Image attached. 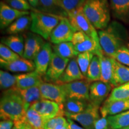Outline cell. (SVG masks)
Here are the masks:
<instances>
[{
    "mask_svg": "<svg viewBox=\"0 0 129 129\" xmlns=\"http://www.w3.org/2000/svg\"><path fill=\"white\" fill-rule=\"evenodd\" d=\"M69 59H64L53 53L47 70L43 77L44 82L56 84L65 70Z\"/></svg>",
    "mask_w": 129,
    "mask_h": 129,
    "instance_id": "52a82bcc",
    "label": "cell"
},
{
    "mask_svg": "<svg viewBox=\"0 0 129 129\" xmlns=\"http://www.w3.org/2000/svg\"><path fill=\"white\" fill-rule=\"evenodd\" d=\"M30 16L32 18L30 30L32 32L48 40L53 30L60 22L62 17L44 13L34 9Z\"/></svg>",
    "mask_w": 129,
    "mask_h": 129,
    "instance_id": "277c9868",
    "label": "cell"
},
{
    "mask_svg": "<svg viewBox=\"0 0 129 129\" xmlns=\"http://www.w3.org/2000/svg\"><path fill=\"white\" fill-rule=\"evenodd\" d=\"M101 69L100 57L99 56L94 55L88 68L86 79L92 83V82L101 81Z\"/></svg>",
    "mask_w": 129,
    "mask_h": 129,
    "instance_id": "4dcf8cb0",
    "label": "cell"
},
{
    "mask_svg": "<svg viewBox=\"0 0 129 129\" xmlns=\"http://www.w3.org/2000/svg\"><path fill=\"white\" fill-rule=\"evenodd\" d=\"M101 117L100 107L95 106L90 102L83 112L75 115L66 116V117L78 122L82 127L86 129H93L94 121Z\"/></svg>",
    "mask_w": 129,
    "mask_h": 129,
    "instance_id": "30bf717a",
    "label": "cell"
},
{
    "mask_svg": "<svg viewBox=\"0 0 129 129\" xmlns=\"http://www.w3.org/2000/svg\"><path fill=\"white\" fill-rule=\"evenodd\" d=\"M25 121L32 129H44L45 124L47 120L30 108L25 114Z\"/></svg>",
    "mask_w": 129,
    "mask_h": 129,
    "instance_id": "83f0119b",
    "label": "cell"
},
{
    "mask_svg": "<svg viewBox=\"0 0 129 129\" xmlns=\"http://www.w3.org/2000/svg\"><path fill=\"white\" fill-rule=\"evenodd\" d=\"M18 90L24 102L26 111L29 108H30L32 105L43 99L40 89V85L26 88V89H18Z\"/></svg>",
    "mask_w": 129,
    "mask_h": 129,
    "instance_id": "603a6c76",
    "label": "cell"
},
{
    "mask_svg": "<svg viewBox=\"0 0 129 129\" xmlns=\"http://www.w3.org/2000/svg\"><path fill=\"white\" fill-rule=\"evenodd\" d=\"M129 82V67L115 61L112 86L117 87Z\"/></svg>",
    "mask_w": 129,
    "mask_h": 129,
    "instance_id": "4316f807",
    "label": "cell"
},
{
    "mask_svg": "<svg viewBox=\"0 0 129 129\" xmlns=\"http://www.w3.org/2000/svg\"><path fill=\"white\" fill-rule=\"evenodd\" d=\"M87 37V35L85 34L84 32L81 31H76L74 33L71 42L73 43L74 46H75V45L83 43V41H84L86 40Z\"/></svg>",
    "mask_w": 129,
    "mask_h": 129,
    "instance_id": "60d3db41",
    "label": "cell"
},
{
    "mask_svg": "<svg viewBox=\"0 0 129 129\" xmlns=\"http://www.w3.org/2000/svg\"><path fill=\"white\" fill-rule=\"evenodd\" d=\"M68 124L67 117L64 116H57L48 120L45 124L44 129H61Z\"/></svg>",
    "mask_w": 129,
    "mask_h": 129,
    "instance_id": "e575fe53",
    "label": "cell"
},
{
    "mask_svg": "<svg viewBox=\"0 0 129 129\" xmlns=\"http://www.w3.org/2000/svg\"><path fill=\"white\" fill-rule=\"evenodd\" d=\"M68 19L76 31L84 32L100 44L98 32L85 15L83 7L69 16Z\"/></svg>",
    "mask_w": 129,
    "mask_h": 129,
    "instance_id": "5b68a950",
    "label": "cell"
},
{
    "mask_svg": "<svg viewBox=\"0 0 129 129\" xmlns=\"http://www.w3.org/2000/svg\"><path fill=\"white\" fill-rule=\"evenodd\" d=\"M0 64L1 68L12 72L28 73L35 71L34 61L28 60L23 57L10 62H7L0 59Z\"/></svg>",
    "mask_w": 129,
    "mask_h": 129,
    "instance_id": "2e32d148",
    "label": "cell"
},
{
    "mask_svg": "<svg viewBox=\"0 0 129 129\" xmlns=\"http://www.w3.org/2000/svg\"><path fill=\"white\" fill-rule=\"evenodd\" d=\"M44 82L43 77L37 71L17 75L16 88L20 90L26 89L35 86H39Z\"/></svg>",
    "mask_w": 129,
    "mask_h": 129,
    "instance_id": "ac0fdd59",
    "label": "cell"
},
{
    "mask_svg": "<svg viewBox=\"0 0 129 129\" xmlns=\"http://www.w3.org/2000/svg\"><path fill=\"white\" fill-rule=\"evenodd\" d=\"M113 58L120 63L129 67V48L122 47L116 52Z\"/></svg>",
    "mask_w": 129,
    "mask_h": 129,
    "instance_id": "74e56055",
    "label": "cell"
},
{
    "mask_svg": "<svg viewBox=\"0 0 129 129\" xmlns=\"http://www.w3.org/2000/svg\"><path fill=\"white\" fill-rule=\"evenodd\" d=\"M90 102L76 99L67 98L63 104L64 116L75 115L83 112L87 107Z\"/></svg>",
    "mask_w": 129,
    "mask_h": 129,
    "instance_id": "7402d4cb",
    "label": "cell"
},
{
    "mask_svg": "<svg viewBox=\"0 0 129 129\" xmlns=\"http://www.w3.org/2000/svg\"><path fill=\"white\" fill-rule=\"evenodd\" d=\"M67 121L68 123V128L69 129H86L84 128L82 126H80V125L77 124L73 120H71V119L69 118H67Z\"/></svg>",
    "mask_w": 129,
    "mask_h": 129,
    "instance_id": "ee69618b",
    "label": "cell"
},
{
    "mask_svg": "<svg viewBox=\"0 0 129 129\" xmlns=\"http://www.w3.org/2000/svg\"><path fill=\"white\" fill-rule=\"evenodd\" d=\"M76 32L68 17H62L60 22L51 33V43L53 44L72 41L74 33Z\"/></svg>",
    "mask_w": 129,
    "mask_h": 129,
    "instance_id": "ba28073f",
    "label": "cell"
},
{
    "mask_svg": "<svg viewBox=\"0 0 129 129\" xmlns=\"http://www.w3.org/2000/svg\"><path fill=\"white\" fill-rule=\"evenodd\" d=\"M98 35L104 54L112 58L120 48L126 46L128 38L126 28L115 21L111 22L104 29L98 30Z\"/></svg>",
    "mask_w": 129,
    "mask_h": 129,
    "instance_id": "6da1fadb",
    "label": "cell"
},
{
    "mask_svg": "<svg viewBox=\"0 0 129 129\" xmlns=\"http://www.w3.org/2000/svg\"><path fill=\"white\" fill-rule=\"evenodd\" d=\"M61 129H69L68 128V123L67 125H64V126L63 127H62V128Z\"/></svg>",
    "mask_w": 129,
    "mask_h": 129,
    "instance_id": "bcb514c9",
    "label": "cell"
},
{
    "mask_svg": "<svg viewBox=\"0 0 129 129\" xmlns=\"http://www.w3.org/2000/svg\"><path fill=\"white\" fill-rule=\"evenodd\" d=\"M28 2L32 6V7H34L36 9L38 7V4H39L40 0H28Z\"/></svg>",
    "mask_w": 129,
    "mask_h": 129,
    "instance_id": "f6af8a7d",
    "label": "cell"
},
{
    "mask_svg": "<svg viewBox=\"0 0 129 129\" xmlns=\"http://www.w3.org/2000/svg\"><path fill=\"white\" fill-rule=\"evenodd\" d=\"M94 56V54L91 53L84 52L79 53L78 55L76 57L77 63H78L81 71L85 79H86L88 68Z\"/></svg>",
    "mask_w": 129,
    "mask_h": 129,
    "instance_id": "836d02e7",
    "label": "cell"
},
{
    "mask_svg": "<svg viewBox=\"0 0 129 129\" xmlns=\"http://www.w3.org/2000/svg\"><path fill=\"white\" fill-rule=\"evenodd\" d=\"M91 82L87 80H78L62 84L67 98L89 102V90Z\"/></svg>",
    "mask_w": 129,
    "mask_h": 129,
    "instance_id": "8992f818",
    "label": "cell"
},
{
    "mask_svg": "<svg viewBox=\"0 0 129 129\" xmlns=\"http://www.w3.org/2000/svg\"><path fill=\"white\" fill-rule=\"evenodd\" d=\"M129 99V82L115 87L105 102H112L120 100Z\"/></svg>",
    "mask_w": 129,
    "mask_h": 129,
    "instance_id": "f546056e",
    "label": "cell"
},
{
    "mask_svg": "<svg viewBox=\"0 0 129 129\" xmlns=\"http://www.w3.org/2000/svg\"><path fill=\"white\" fill-rule=\"evenodd\" d=\"M13 121L3 120L0 122V129H12L14 126Z\"/></svg>",
    "mask_w": 129,
    "mask_h": 129,
    "instance_id": "b9f144b4",
    "label": "cell"
},
{
    "mask_svg": "<svg viewBox=\"0 0 129 129\" xmlns=\"http://www.w3.org/2000/svg\"><path fill=\"white\" fill-rule=\"evenodd\" d=\"M17 75H12L5 71H0V87L1 90H7L16 87Z\"/></svg>",
    "mask_w": 129,
    "mask_h": 129,
    "instance_id": "d6a6232c",
    "label": "cell"
},
{
    "mask_svg": "<svg viewBox=\"0 0 129 129\" xmlns=\"http://www.w3.org/2000/svg\"><path fill=\"white\" fill-rule=\"evenodd\" d=\"M29 11H21L11 7L6 3L1 1L0 4V27L1 29H7L13 22L19 17L29 15Z\"/></svg>",
    "mask_w": 129,
    "mask_h": 129,
    "instance_id": "4fadbf2b",
    "label": "cell"
},
{
    "mask_svg": "<svg viewBox=\"0 0 129 129\" xmlns=\"http://www.w3.org/2000/svg\"><path fill=\"white\" fill-rule=\"evenodd\" d=\"M26 112L25 104L17 88L3 91L0 101V117L1 120L13 121L25 119Z\"/></svg>",
    "mask_w": 129,
    "mask_h": 129,
    "instance_id": "7a4b0ae2",
    "label": "cell"
},
{
    "mask_svg": "<svg viewBox=\"0 0 129 129\" xmlns=\"http://www.w3.org/2000/svg\"><path fill=\"white\" fill-rule=\"evenodd\" d=\"M85 1L86 0H62L68 17L77 10L83 7Z\"/></svg>",
    "mask_w": 129,
    "mask_h": 129,
    "instance_id": "8d00e7d4",
    "label": "cell"
},
{
    "mask_svg": "<svg viewBox=\"0 0 129 129\" xmlns=\"http://www.w3.org/2000/svg\"><path fill=\"white\" fill-rule=\"evenodd\" d=\"M30 108L47 120L57 116H64L63 104L48 100L41 99L32 105Z\"/></svg>",
    "mask_w": 129,
    "mask_h": 129,
    "instance_id": "9c48e42d",
    "label": "cell"
},
{
    "mask_svg": "<svg viewBox=\"0 0 129 129\" xmlns=\"http://www.w3.org/2000/svg\"><path fill=\"white\" fill-rule=\"evenodd\" d=\"M53 53L64 59H70L77 57L79 53L77 52L75 46L71 41L64 42L54 44L52 46Z\"/></svg>",
    "mask_w": 129,
    "mask_h": 129,
    "instance_id": "d4e9b609",
    "label": "cell"
},
{
    "mask_svg": "<svg viewBox=\"0 0 129 129\" xmlns=\"http://www.w3.org/2000/svg\"><path fill=\"white\" fill-rule=\"evenodd\" d=\"M112 15L118 20L129 23V0H109Z\"/></svg>",
    "mask_w": 129,
    "mask_h": 129,
    "instance_id": "ffe728a7",
    "label": "cell"
},
{
    "mask_svg": "<svg viewBox=\"0 0 129 129\" xmlns=\"http://www.w3.org/2000/svg\"><path fill=\"white\" fill-rule=\"evenodd\" d=\"M32 18L29 15L19 17L6 29V33L10 35H17L30 28Z\"/></svg>",
    "mask_w": 129,
    "mask_h": 129,
    "instance_id": "484cf974",
    "label": "cell"
},
{
    "mask_svg": "<svg viewBox=\"0 0 129 129\" xmlns=\"http://www.w3.org/2000/svg\"><path fill=\"white\" fill-rule=\"evenodd\" d=\"M44 38L36 34L30 32L27 34L25 40V50H34L40 51L44 43Z\"/></svg>",
    "mask_w": 129,
    "mask_h": 129,
    "instance_id": "1f68e13d",
    "label": "cell"
},
{
    "mask_svg": "<svg viewBox=\"0 0 129 129\" xmlns=\"http://www.w3.org/2000/svg\"><path fill=\"white\" fill-rule=\"evenodd\" d=\"M1 43L18 54L20 57H23L25 50V39L22 35H10L1 38Z\"/></svg>",
    "mask_w": 129,
    "mask_h": 129,
    "instance_id": "cb8c5ba5",
    "label": "cell"
},
{
    "mask_svg": "<svg viewBox=\"0 0 129 129\" xmlns=\"http://www.w3.org/2000/svg\"><path fill=\"white\" fill-rule=\"evenodd\" d=\"M26 129H32V128L30 126H29V125H28V126H27V127H26Z\"/></svg>",
    "mask_w": 129,
    "mask_h": 129,
    "instance_id": "c3c4849f",
    "label": "cell"
},
{
    "mask_svg": "<svg viewBox=\"0 0 129 129\" xmlns=\"http://www.w3.org/2000/svg\"><path fill=\"white\" fill-rule=\"evenodd\" d=\"M83 9L96 29H104L110 23L111 7L108 0H86Z\"/></svg>",
    "mask_w": 129,
    "mask_h": 129,
    "instance_id": "3957f363",
    "label": "cell"
},
{
    "mask_svg": "<svg viewBox=\"0 0 129 129\" xmlns=\"http://www.w3.org/2000/svg\"><path fill=\"white\" fill-rule=\"evenodd\" d=\"M84 79L85 78L81 71L77 63V58L75 57L69 60L65 70L63 72L62 75L56 84L62 85L75 81L84 80Z\"/></svg>",
    "mask_w": 129,
    "mask_h": 129,
    "instance_id": "9a60e30c",
    "label": "cell"
},
{
    "mask_svg": "<svg viewBox=\"0 0 129 129\" xmlns=\"http://www.w3.org/2000/svg\"><path fill=\"white\" fill-rule=\"evenodd\" d=\"M99 57L101 69V81L104 83H109L112 85L115 59L104 54Z\"/></svg>",
    "mask_w": 129,
    "mask_h": 129,
    "instance_id": "44dd1931",
    "label": "cell"
},
{
    "mask_svg": "<svg viewBox=\"0 0 129 129\" xmlns=\"http://www.w3.org/2000/svg\"><path fill=\"white\" fill-rule=\"evenodd\" d=\"M111 129H120L129 126V110L107 117Z\"/></svg>",
    "mask_w": 129,
    "mask_h": 129,
    "instance_id": "f1b7e54d",
    "label": "cell"
},
{
    "mask_svg": "<svg viewBox=\"0 0 129 129\" xmlns=\"http://www.w3.org/2000/svg\"><path fill=\"white\" fill-rule=\"evenodd\" d=\"M107 117H101L96 120L93 124V129H109Z\"/></svg>",
    "mask_w": 129,
    "mask_h": 129,
    "instance_id": "ab89813d",
    "label": "cell"
},
{
    "mask_svg": "<svg viewBox=\"0 0 129 129\" xmlns=\"http://www.w3.org/2000/svg\"><path fill=\"white\" fill-rule=\"evenodd\" d=\"M4 2L18 10L28 11L32 9L28 0H4Z\"/></svg>",
    "mask_w": 129,
    "mask_h": 129,
    "instance_id": "f35d334b",
    "label": "cell"
},
{
    "mask_svg": "<svg viewBox=\"0 0 129 129\" xmlns=\"http://www.w3.org/2000/svg\"><path fill=\"white\" fill-rule=\"evenodd\" d=\"M42 99L63 104L67 99L62 85L57 84L43 82L40 85Z\"/></svg>",
    "mask_w": 129,
    "mask_h": 129,
    "instance_id": "7c38bea8",
    "label": "cell"
},
{
    "mask_svg": "<svg viewBox=\"0 0 129 129\" xmlns=\"http://www.w3.org/2000/svg\"><path fill=\"white\" fill-rule=\"evenodd\" d=\"M129 110V99L120 100L112 102H104L100 107L101 117L115 115Z\"/></svg>",
    "mask_w": 129,
    "mask_h": 129,
    "instance_id": "d6986e66",
    "label": "cell"
},
{
    "mask_svg": "<svg viewBox=\"0 0 129 129\" xmlns=\"http://www.w3.org/2000/svg\"><path fill=\"white\" fill-rule=\"evenodd\" d=\"M37 9L44 13L68 18L62 0H40Z\"/></svg>",
    "mask_w": 129,
    "mask_h": 129,
    "instance_id": "e0dca14e",
    "label": "cell"
},
{
    "mask_svg": "<svg viewBox=\"0 0 129 129\" xmlns=\"http://www.w3.org/2000/svg\"><path fill=\"white\" fill-rule=\"evenodd\" d=\"M28 125V124L25 121V119H24L14 122V126L12 129H26Z\"/></svg>",
    "mask_w": 129,
    "mask_h": 129,
    "instance_id": "7bdbcfd3",
    "label": "cell"
},
{
    "mask_svg": "<svg viewBox=\"0 0 129 129\" xmlns=\"http://www.w3.org/2000/svg\"><path fill=\"white\" fill-rule=\"evenodd\" d=\"M120 129H129V126L125 127H124V128H120Z\"/></svg>",
    "mask_w": 129,
    "mask_h": 129,
    "instance_id": "7dc6e473",
    "label": "cell"
},
{
    "mask_svg": "<svg viewBox=\"0 0 129 129\" xmlns=\"http://www.w3.org/2000/svg\"><path fill=\"white\" fill-rule=\"evenodd\" d=\"M0 57L7 62L15 60L20 58V56L18 54L14 52L10 48L6 46V45L1 43L0 44Z\"/></svg>",
    "mask_w": 129,
    "mask_h": 129,
    "instance_id": "d590c367",
    "label": "cell"
},
{
    "mask_svg": "<svg viewBox=\"0 0 129 129\" xmlns=\"http://www.w3.org/2000/svg\"><path fill=\"white\" fill-rule=\"evenodd\" d=\"M112 85L101 81L92 82L90 85L89 102L100 107L108 99L112 91Z\"/></svg>",
    "mask_w": 129,
    "mask_h": 129,
    "instance_id": "8fae6325",
    "label": "cell"
},
{
    "mask_svg": "<svg viewBox=\"0 0 129 129\" xmlns=\"http://www.w3.org/2000/svg\"><path fill=\"white\" fill-rule=\"evenodd\" d=\"M53 51L52 46L49 43H46L34 60L35 71L42 77L46 74L48 67L50 62Z\"/></svg>",
    "mask_w": 129,
    "mask_h": 129,
    "instance_id": "5bb4252c",
    "label": "cell"
}]
</instances>
